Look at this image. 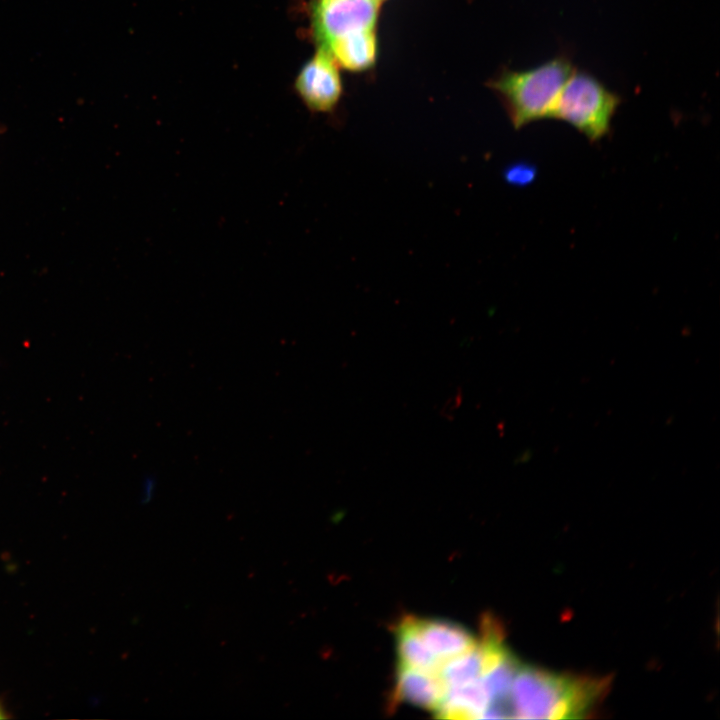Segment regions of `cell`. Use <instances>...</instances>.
I'll return each instance as SVG.
<instances>
[{
	"instance_id": "cell-1",
	"label": "cell",
	"mask_w": 720,
	"mask_h": 720,
	"mask_svg": "<svg viewBox=\"0 0 720 720\" xmlns=\"http://www.w3.org/2000/svg\"><path fill=\"white\" fill-rule=\"evenodd\" d=\"M561 54L526 70L503 69L487 82L503 103L514 128L551 118L560 93L573 72Z\"/></svg>"
},
{
	"instance_id": "cell-2",
	"label": "cell",
	"mask_w": 720,
	"mask_h": 720,
	"mask_svg": "<svg viewBox=\"0 0 720 720\" xmlns=\"http://www.w3.org/2000/svg\"><path fill=\"white\" fill-rule=\"evenodd\" d=\"M620 102V97L596 76L573 70L551 118L566 122L591 141H596L608 133Z\"/></svg>"
},
{
	"instance_id": "cell-3",
	"label": "cell",
	"mask_w": 720,
	"mask_h": 720,
	"mask_svg": "<svg viewBox=\"0 0 720 720\" xmlns=\"http://www.w3.org/2000/svg\"><path fill=\"white\" fill-rule=\"evenodd\" d=\"M379 0H311V31L318 47L353 33L376 30Z\"/></svg>"
},
{
	"instance_id": "cell-4",
	"label": "cell",
	"mask_w": 720,
	"mask_h": 720,
	"mask_svg": "<svg viewBox=\"0 0 720 720\" xmlns=\"http://www.w3.org/2000/svg\"><path fill=\"white\" fill-rule=\"evenodd\" d=\"M578 681L519 666L509 693L512 717L547 718L553 704L574 688Z\"/></svg>"
},
{
	"instance_id": "cell-5",
	"label": "cell",
	"mask_w": 720,
	"mask_h": 720,
	"mask_svg": "<svg viewBox=\"0 0 720 720\" xmlns=\"http://www.w3.org/2000/svg\"><path fill=\"white\" fill-rule=\"evenodd\" d=\"M295 90L313 113H333L342 97L343 85L339 65L325 49L317 47L314 55L300 68Z\"/></svg>"
},
{
	"instance_id": "cell-6",
	"label": "cell",
	"mask_w": 720,
	"mask_h": 720,
	"mask_svg": "<svg viewBox=\"0 0 720 720\" xmlns=\"http://www.w3.org/2000/svg\"><path fill=\"white\" fill-rule=\"evenodd\" d=\"M446 689L437 673L398 665L394 689L397 701L435 711Z\"/></svg>"
},
{
	"instance_id": "cell-7",
	"label": "cell",
	"mask_w": 720,
	"mask_h": 720,
	"mask_svg": "<svg viewBox=\"0 0 720 720\" xmlns=\"http://www.w3.org/2000/svg\"><path fill=\"white\" fill-rule=\"evenodd\" d=\"M415 623L423 642L441 662L470 650L477 643L468 630L450 621L415 617Z\"/></svg>"
},
{
	"instance_id": "cell-8",
	"label": "cell",
	"mask_w": 720,
	"mask_h": 720,
	"mask_svg": "<svg viewBox=\"0 0 720 720\" xmlns=\"http://www.w3.org/2000/svg\"><path fill=\"white\" fill-rule=\"evenodd\" d=\"M327 50L339 67L350 72H364L377 59V30H367L345 36L333 42Z\"/></svg>"
},
{
	"instance_id": "cell-9",
	"label": "cell",
	"mask_w": 720,
	"mask_h": 720,
	"mask_svg": "<svg viewBox=\"0 0 720 720\" xmlns=\"http://www.w3.org/2000/svg\"><path fill=\"white\" fill-rule=\"evenodd\" d=\"M490 700L480 679L446 689L434 712L444 719H479Z\"/></svg>"
},
{
	"instance_id": "cell-10",
	"label": "cell",
	"mask_w": 720,
	"mask_h": 720,
	"mask_svg": "<svg viewBox=\"0 0 720 720\" xmlns=\"http://www.w3.org/2000/svg\"><path fill=\"white\" fill-rule=\"evenodd\" d=\"M399 664L415 669L439 673L441 662L429 651L418 633L415 617L403 618L396 629Z\"/></svg>"
},
{
	"instance_id": "cell-11",
	"label": "cell",
	"mask_w": 720,
	"mask_h": 720,
	"mask_svg": "<svg viewBox=\"0 0 720 720\" xmlns=\"http://www.w3.org/2000/svg\"><path fill=\"white\" fill-rule=\"evenodd\" d=\"M485 670L484 650L479 641L470 650L445 661L438 675L446 688L480 679Z\"/></svg>"
},
{
	"instance_id": "cell-12",
	"label": "cell",
	"mask_w": 720,
	"mask_h": 720,
	"mask_svg": "<svg viewBox=\"0 0 720 720\" xmlns=\"http://www.w3.org/2000/svg\"><path fill=\"white\" fill-rule=\"evenodd\" d=\"M533 176L534 170L526 165L514 166L507 172V178L512 183H526L529 182Z\"/></svg>"
},
{
	"instance_id": "cell-13",
	"label": "cell",
	"mask_w": 720,
	"mask_h": 720,
	"mask_svg": "<svg viewBox=\"0 0 720 720\" xmlns=\"http://www.w3.org/2000/svg\"><path fill=\"white\" fill-rule=\"evenodd\" d=\"M155 487H156V481H155L154 477H152L146 481L144 495H143V501L145 503L149 502L153 498Z\"/></svg>"
},
{
	"instance_id": "cell-14",
	"label": "cell",
	"mask_w": 720,
	"mask_h": 720,
	"mask_svg": "<svg viewBox=\"0 0 720 720\" xmlns=\"http://www.w3.org/2000/svg\"><path fill=\"white\" fill-rule=\"evenodd\" d=\"M4 717H5V715L3 714V710H2V708H1V706H0V718H4Z\"/></svg>"
},
{
	"instance_id": "cell-15",
	"label": "cell",
	"mask_w": 720,
	"mask_h": 720,
	"mask_svg": "<svg viewBox=\"0 0 720 720\" xmlns=\"http://www.w3.org/2000/svg\"><path fill=\"white\" fill-rule=\"evenodd\" d=\"M380 2H383L384 0H379Z\"/></svg>"
}]
</instances>
